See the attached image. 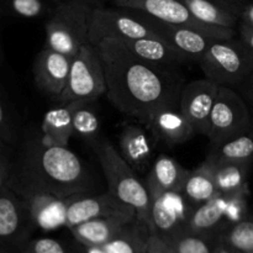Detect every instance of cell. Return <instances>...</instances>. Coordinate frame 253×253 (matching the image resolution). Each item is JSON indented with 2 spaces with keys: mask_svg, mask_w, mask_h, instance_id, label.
<instances>
[{
  "mask_svg": "<svg viewBox=\"0 0 253 253\" xmlns=\"http://www.w3.org/2000/svg\"><path fill=\"white\" fill-rule=\"evenodd\" d=\"M215 1L220 2V4L225 5V6L231 7L232 10L237 11L240 15H241L242 9L246 5V0H215Z\"/></svg>",
  "mask_w": 253,
  "mask_h": 253,
  "instance_id": "38",
  "label": "cell"
},
{
  "mask_svg": "<svg viewBox=\"0 0 253 253\" xmlns=\"http://www.w3.org/2000/svg\"><path fill=\"white\" fill-rule=\"evenodd\" d=\"M163 241L178 253H214L217 245H212L209 236L189 231H184Z\"/></svg>",
  "mask_w": 253,
  "mask_h": 253,
  "instance_id": "31",
  "label": "cell"
},
{
  "mask_svg": "<svg viewBox=\"0 0 253 253\" xmlns=\"http://www.w3.org/2000/svg\"><path fill=\"white\" fill-rule=\"evenodd\" d=\"M197 63L205 78L219 85L241 86L253 73V51L241 40H217Z\"/></svg>",
  "mask_w": 253,
  "mask_h": 253,
  "instance_id": "5",
  "label": "cell"
},
{
  "mask_svg": "<svg viewBox=\"0 0 253 253\" xmlns=\"http://www.w3.org/2000/svg\"><path fill=\"white\" fill-rule=\"evenodd\" d=\"M143 232H148V230L135 220L104 245V250L106 253H146V244L150 234L145 235Z\"/></svg>",
  "mask_w": 253,
  "mask_h": 253,
  "instance_id": "27",
  "label": "cell"
},
{
  "mask_svg": "<svg viewBox=\"0 0 253 253\" xmlns=\"http://www.w3.org/2000/svg\"><path fill=\"white\" fill-rule=\"evenodd\" d=\"M106 94L105 72L98 48L86 43L72 57L71 71L58 104L95 101Z\"/></svg>",
  "mask_w": 253,
  "mask_h": 253,
  "instance_id": "6",
  "label": "cell"
},
{
  "mask_svg": "<svg viewBox=\"0 0 253 253\" xmlns=\"http://www.w3.org/2000/svg\"><path fill=\"white\" fill-rule=\"evenodd\" d=\"M227 199L224 195H217L194 208L188 222L187 231L198 235L210 236L225 220Z\"/></svg>",
  "mask_w": 253,
  "mask_h": 253,
  "instance_id": "23",
  "label": "cell"
},
{
  "mask_svg": "<svg viewBox=\"0 0 253 253\" xmlns=\"http://www.w3.org/2000/svg\"><path fill=\"white\" fill-rule=\"evenodd\" d=\"M74 1H81V2H84V4H88L90 5V6L95 7V5L99 4V2H101L103 0H74Z\"/></svg>",
  "mask_w": 253,
  "mask_h": 253,
  "instance_id": "42",
  "label": "cell"
},
{
  "mask_svg": "<svg viewBox=\"0 0 253 253\" xmlns=\"http://www.w3.org/2000/svg\"><path fill=\"white\" fill-rule=\"evenodd\" d=\"M5 180V172H4V166L1 165V161H0V189L2 188Z\"/></svg>",
  "mask_w": 253,
  "mask_h": 253,
  "instance_id": "44",
  "label": "cell"
},
{
  "mask_svg": "<svg viewBox=\"0 0 253 253\" xmlns=\"http://www.w3.org/2000/svg\"><path fill=\"white\" fill-rule=\"evenodd\" d=\"M82 253H106L103 246H82Z\"/></svg>",
  "mask_w": 253,
  "mask_h": 253,
  "instance_id": "41",
  "label": "cell"
},
{
  "mask_svg": "<svg viewBox=\"0 0 253 253\" xmlns=\"http://www.w3.org/2000/svg\"><path fill=\"white\" fill-rule=\"evenodd\" d=\"M241 88L244 90L245 95L247 96V99L251 101V104L253 105V73L241 84Z\"/></svg>",
  "mask_w": 253,
  "mask_h": 253,
  "instance_id": "39",
  "label": "cell"
},
{
  "mask_svg": "<svg viewBox=\"0 0 253 253\" xmlns=\"http://www.w3.org/2000/svg\"><path fill=\"white\" fill-rule=\"evenodd\" d=\"M22 226V211L12 195L0 194V241L15 239Z\"/></svg>",
  "mask_w": 253,
  "mask_h": 253,
  "instance_id": "29",
  "label": "cell"
},
{
  "mask_svg": "<svg viewBox=\"0 0 253 253\" xmlns=\"http://www.w3.org/2000/svg\"><path fill=\"white\" fill-rule=\"evenodd\" d=\"M219 241L241 253H249L253 249V217H246L232 224L221 232Z\"/></svg>",
  "mask_w": 253,
  "mask_h": 253,
  "instance_id": "30",
  "label": "cell"
},
{
  "mask_svg": "<svg viewBox=\"0 0 253 253\" xmlns=\"http://www.w3.org/2000/svg\"><path fill=\"white\" fill-rule=\"evenodd\" d=\"M151 197L150 225L151 235L168 240L187 231L188 222L194 208L182 192H162Z\"/></svg>",
  "mask_w": 253,
  "mask_h": 253,
  "instance_id": "10",
  "label": "cell"
},
{
  "mask_svg": "<svg viewBox=\"0 0 253 253\" xmlns=\"http://www.w3.org/2000/svg\"><path fill=\"white\" fill-rule=\"evenodd\" d=\"M71 63L72 57L44 47L37 54L34 64L35 81L39 88L58 100L66 88Z\"/></svg>",
  "mask_w": 253,
  "mask_h": 253,
  "instance_id": "14",
  "label": "cell"
},
{
  "mask_svg": "<svg viewBox=\"0 0 253 253\" xmlns=\"http://www.w3.org/2000/svg\"><path fill=\"white\" fill-rule=\"evenodd\" d=\"M29 179L32 193H48L57 197L88 194L91 180L83 161L68 148L39 141L30 152Z\"/></svg>",
  "mask_w": 253,
  "mask_h": 253,
  "instance_id": "2",
  "label": "cell"
},
{
  "mask_svg": "<svg viewBox=\"0 0 253 253\" xmlns=\"http://www.w3.org/2000/svg\"><path fill=\"white\" fill-rule=\"evenodd\" d=\"M90 147L100 163L109 192L132 208L136 212V221L148 230L151 197L146 184L141 183L136 170L124 160L110 141L99 138Z\"/></svg>",
  "mask_w": 253,
  "mask_h": 253,
  "instance_id": "3",
  "label": "cell"
},
{
  "mask_svg": "<svg viewBox=\"0 0 253 253\" xmlns=\"http://www.w3.org/2000/svg\"><path fill=\"white\" fill-rule=\"evenodd\" d=\"M182 1L187 5L193 16L204 24L235 29L240 20L239 12L215 0H182Z\"/></svg>",
  "mask_w": 253,
  "mask_h": 253,
  "instance_id": "25",
  "label": "cell"
},
{
  "mask_svg": "<svg viewBox=\"0 0 253 253\" xmlns=\"http://www.w3.org/2000/svg\"><path fill=\"white\" fill-rule=\"evenodd\" d=\"M132 11V10H131ZM142 21H145L158 36L173 47L187 54L192 61L198 62L208 51L210 44L217 40L208 36L207 34L187 26H177L161 22L145 14L135 11Z\"/></svg>",
  "mask_w": 253,
  "mask_h": 253,
  "instance_id": "13",
  "label": "cell"
},
{
  "mask_svg": "<svg viewBox=\"0 0 253 253\" xmlns=\"http://www.w3.org/2000/svg\"><path fill=\"white\" fill-rule=\"evenodd\" d=\"M251 128L252 115L244 98L231 86L220 85L207 132L212 145L242 135Z\"/></svg>",
  "mask_w": 253,
  "mask_h": 253,
  "instance_id": "7",
  "label": "cell"
},
{
  "mask_svg": "<svg viewBox=\"0 0 253 253\" xmlns=\"http://www.w3.org/2000/svg\"><path fill=\"white\" fill-rule=\"evenodd\" d=\"M5 127V114L4 109H2V105L0 104V128Z\"/></svg>",
  "mask_w": 253,
  "mask_h": 253,
  "instance_id": "43",
  "label": "cell"
},
{
  "mask_svg": "<svg viewBox=\"0 0 253 253\" xmlns=\"http://www.w3.org/2000/svg\"><path fill=\"white\" fill-rule=\"evenodd\" d=\"M22 253H68L67 249L54 239H37L29 242Z\"/></svg>",
  "mask_w": 253,
  "mask_h": 253,
  "instance_id": "34",
  "label": "cell"
},
{
  "mask_svg": "<svg viewBox=\"0 0 253 253\" xmlns=\"http://www.w3.org/2000/svg\"><path fill=\"white\" fill-rule=\"evenodd\" d=\"M249 253H253V249H252V250H251V251H250Z\"/></svg>",
  "mask_w": 253,
  "mask_h": 253,
  "instance_id": "46",
  "label": "cell"
},
{
  "mask_svg": "<svg viewBox=\"0 0 253 253\" xmlns=\"http://www.w3.org/2000/svg\"><path fill=\"white\" fill-rule=\"evenodd\" d=\"M135 220L124 216L98 217L82 222L69 231L82 246H104Z\"/></svg>",
  "mask_w": 253,
  "mask_h": 253,
  "instance_id": "18",
  "label": "cell"
},
{
  "mask_svg": "<svg viewBox=\"0 0 253 253\" xmlns=\"http://www.w3.org/2000/svg\"><path fill=\"white\" fill-rule=\"evenodd\" d=\"M108 41L125 49L137 58L157 64V66L167 67V68H173V67L192 61L187 54L180 52L179 49L162 39L142 37V39H120L108 40Z\"/></svg>",
  "mask_w": 253,
  "mask_h": 253,
  "instance_id": "15",
  "label": "cell"
},
{
  "mask_svg": "<svg viewBox=\"0 0 253 253\" xmlns=\"http://www.w3.org/2000/svg\"><path fill=\"white\" fill-rule=\"evenodd\" d=\"M240 20L244 24L253 27V2H249V4L245 5V7L241 11V15H240Z\"/></svg>",
  "mask_w": 253,
  "mask_h": 253,
  "instance_id": "37",
  "label": "cell"
},
{
  "mask_svg": "<svg viewBox=\"0 0 253 253\" xmlns=\"http://www.w3.org/2000/svg\"><path fill=\"white\" fill-rule=\"evenodd\" d=\"M240 40L253 51V27L241 22V25H240Z\"/></svg>",
  "mask_w": 253,
  "mask_h": 253,
  "instance_id": "36",
  "label": "cell"
},
{
  "mask_svg": "<svg viewBox=\"0 0 253 253\" xmlns=\"http://www.w3.org/2000/svg\"><path fill=\"white\" fill-rule=\"evenodd\" d=\"M208 157L225 162L251 163L253 161V127L242 135L212 145Z\"/></svg>",
  "mask_w": 253,
  "mask_h": 253,
  "instance_id": "26",
  "label": "cell"
},
{
  "mask_svg": "<svg viewBox=\"0 0 253 253\" xmlns=\"http://www.w3.org/2000/svg\"><path fill=\"white\" fill-rule=\"evenodd\" d=\"M77 101L58 104L44 114L42 123V141L48 145L68 146L73 136V111Z\"/></svg>",
  "mask_w": 253,
  "mask_h": 253,
  "instance_id": "22",
  "label": "cell"
},
{
  "mask_svg": "<svg viewBox=\"0 0 253 253\" xmlns=\"http://www.w3.org/2000/svg\"><path fill=\"white\" fill-rule=\"evenodd\" d=\"M116 6L145 14L161 22L177 26H187L202 31L215 40L234 39L235 29L212 26L193 16L182 0H111Z\"/></svg>",
  "mask_w": 253,
  "mask_h": 253,
  "instance_id": "8",
  "label": "cell"
},
{
  "mask_svg": "<svg viewBox=\"0 0 253 253\" xmlns=\"http://www.w3.org/2000/svg\"><path fill=\"white\" fill-rule=\"evenodd\" d=\"M93 6L81 1L59 2L44 25V47L73 57L89 40V21Z\"/></svg>",
  "mask_w": 253,
  "mask_h": 253,
  "instance_id": "4",
  "label": "cell"
},
{
  "mask_svg": "<svg viewBox=\"0 0 253 253\" xmlns=\"http://www.w3.org/2000/svg\"><path fill=\"white\" fill-rule=\"evenodd\" d=\"M189 170L178 161L167 155H161L148 172L146 187L150 195L162 192H180Z\"/></svg>",
  "mask_w": 253,
  "mask_h": 253,
  "instance_id": "20",
  "label": "cell"
},
{
  "mask_svg": "<svg viewBox=\"0 0 253 253\" xmlns=\"http://www.w3.org/2000/svg\"><path fill=\"white\" fill-rule=\"evenodd\" d=\"M205 162L210 167L217 192L224 197L249 195V163L225 162L207 157Z\"/></svg>",
  "mask_w": 253,
  "mask_h": 253,
  "instance_id": "19",
  "label": "cell"
},
{
  "mask_svg": "<svg viewBox=\"0 0 253 253\" xmlns=\"http://www.w3.org/2000/svg\"><path fill=\"white\" fill-rule=\"evenodd\" d=\"M131 11V10H130ZM161 39L135 11L124 12L105 7H93L89 21V40L93 46H98L104 40Z\"/></svg>",
  "mask_w": 253,
  "mask_h": 253,
  "instance_id": "9",
  "label": "cell"
},
{
  "mask_svg": "<svg viewBox=\"0 0 253 253\" xmlns=\"http://www.w3.org/2000/svg\"><path fill=\"white\" fill-rule=\"evenodd\" d=\"M96 48L103 61L108 98L121 113L143 124L156 111L179 105L182 79L170 68L137 58L108 40Z\"/></svg>",
  "mask_w": 253,
  "mask_h": 253,
  "instance_id": "1",
  "label": "cell"
},
{
  "mask_svg": "<svg viewBox=\"0 0 253 253\" xmlns=\"http://www.w3.org/2000/svg\"><path fill=\"white\" fill-rule=\"evenodd\" d=\"M146 253H178L168 246L161 237L156 235H148L146 244Z\"/></svg>",
  "mask_w": 253,
  "mask_h": 253,
  "instance_id": "35",
  "label": "cell"
},
{
  "mask_svg": "<svg viewBox=\"0 0 253 253\" xmlns=\"http://www.w3.org/2000/svg\"><path fill=\"white\" fill-rule=\"evenodd\" d=\"M214 253H241V252L235 251L234 249L229 247L227 245L222 244L221 241H217V245H216V247H215Z\"/></svg>",
  "mask_w": 253,
  "mask_h": 253,
  "instance_id": "40",
  "label": "cell"
},
{
  "mask_svg": "<svg viewBox=\"0 0 253 253\" xmlns=\"http://www.w3.org/2000/svg\"><path fill=\"white\" fill-rule=\"evenodd\" d=\"M2 58V52H1V47H0V61H1Z\"/></svg>",
  "mask_w": 253,
  "mask_h": 253,
  "instance_id": "45",
  "label": "cell"
},
{
  "mask_svg": "<svg viewBox=\"0 0 253 253\" xmlns=\"http://www.w3.org/2000/svg\"><path fill=\"white\" fill-rule=\"evenodd\" d=\"M77 197L63 198L48 193H32L29 200L30 215L35 224L46 231L66 226L67 210Z\"/></svg>",
  "mask_w": 253,
  "mask_h": 253,
  "instance_id": "17",
  "label": "cell"
},
{
  "mask_svg": "<svg viewBox=\"0 0 253 253\" xmlns=\"http://www.w3.org/2000/svg\"><path fill=\"white\" fill-rule=\"evenodd\" d=\"M93 101H77L73 111V136L89 146L100 138V118L90 104Z\"/></svg>",
  "mask_w": 253,
  "mask_h": 253,
  "instance_id": "28",
  "label": "cell"
},
{
  "mask_svg": "<svg viewBox=\"0 0 253 253\" xmlns=\"http://www.w3.org/2000/svg\"><path fill=\"white\" fill-rule=\"evenodd\" d=\"M226 199V211H225L226 221L232 225L246 219V195H235V197H227Z\"/></svg>",
  "mask_w": 253,
  "mask_h": 253,
  "instance_id": "33",
  "label": "cell"
},
{
  "mask_svg": "<svg viewBox=\"0 0 253 253\" xmlns=\"http://www.w3.org/2000/svg\"><path fill=\"white\" fill-rule=\"evenodd\" d=\"M10 7L16 15L21 17H39L47 10L44 0H10Z\"/></svg>",
  "mask_w": 253,
  "mask_h": 253,
  "instance_id": "32",
  "label": "cell"
},
{
  "mask_svg": "<svg viewBox=\"0 0 253 253\" xmlns=\"http://www.w3.org/2000/svg\"><path fill=\"white\" fill-rule=\"evenodd\" d=\"M108 216L136 219V212L132 208L124 204L109 190L104 194L93 195V197L82 194L69 204L66 216V227L72 229L82 222Z\"/></svg>",
  "mask_w": 253,
  "mask_h": 253,
  "instance_id": "12",
  "label": "cell"
},
{
  "mask_svg": "<svg viewBox=\"0 0 253 253\" xmlns=\"http://www.w3.org/2000/svg\"><path fill=\"white\" fill-rule=\"evenodd\" d=\"M219 88V84L208 78L198 79L183 85L178 108L199 135L207 136L210 114Z\"/></svg>",
  "mask_w": 253,
  "mask_h": 253,
  "instance_id": "11",
  "label": "cell"
},
{
  "mask_svg": "<svg viewBox=\"0 0 253 253\" xmlns=\"http://www.w3.org/2000/svg\"><path fill=\"white\" fill-rule=\"evenodd\" d=\"M119 148L124 160L135 170H143L152 157L150 137L140 125L127 124L119 136Z\"/></svg>",
  "mask_w": 253,
  "mask_h": 253,
  "instance_id": "21",
  "label": "cell"
},
{
  "mask_svg": "<svg viewBox=\"0 0 253 253\" xmlns=\"http://www.w3.org/2000/svg\"><path fill=\"white\" fill-rule=\"evenodd\" d=\"M151 135L169 146L180 145L197 135L194 127L179 108H165L153 113L143 123Z\"/></svg>",
  "mask_w": 253,
  "mask_h": 253,
  "instance_id": "16",
  "label": "cell"
},
{
  "mask_svg": "<svg viewBox=\"0 0 253 253\" xmlns=\"http://www.w3.org/2000/svg\"><path fill=\"white\" fill-rule=\"evenodd\" d=\"M180 192L195 207L220 195L211 169L205 161L198 168L189 170Z\"/></svg>",
  "mask_w": 253,
  "mask_h": 253,
  "instance_id": "24",
  "label": "cell"
}]
</instances>
